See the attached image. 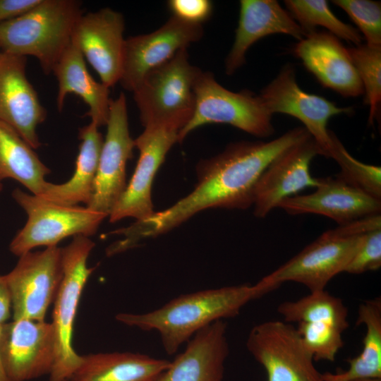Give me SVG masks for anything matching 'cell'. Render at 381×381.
<instances>
[{
    "label": "cell",
    "instance_id": "603a6c76",
    "mask_svg": "<svg viewBox=\"0 0 381 381\" xmlns=\"http://www.w3.org/2000/svg\"><path fill=\"white\" fill-rule=\"evenodd\" d=\"M52 73L58 83L59 111H62L67 95L74 94L88 107L85 116L90 117L91 121L99 128L107 125L111 100L109 87L93 78L78 44L73 39L54 66Z\"/></svg>",
    "mask_w": 381,
    "mask_h": 381
},
{
    "label": "cell",
    "instance_id": "e0dca14e",
    "mask_svg": "<svg viewBox=\"0 0 381 381\" xmlns=\"http://www.w3.org/2000/svg\"><path fill=\"white\" fill-rule=\"evenodd\" d=\"M122 13L110 8L83 13L72 39L108 87L119 82L126 39Z\"/></svg>",
    "mask_w": 381,
    "mask_h": 381
},
{
    "label": "cell",
    "instance_id": "4316f807",
    "mask_svg": "<svg viewBox=\"0 0 381 381\" xmlns=\"http://www.w3.org/2000/svg\"><path fill=\"white\" fill-rule=\"evenodd\" d=\"M358 325L365 333L361 353L347 361L349 368L337 373H322L324 381H350L361 378H381V298L367 300L359 305Z\"/></svg>",
    "mask_w": 381,
    "mask_h": 381
},
{
    "label": "cell",
    "instance_id": "5bb4252c",
    "mask_svg": "<svg viewBox=\"0 0 381 381\" xmlns=\"http://www.w3.org/2000/svg\"><path fill=\"white\" fill-rule=\"evenodd\" d=\"M202 35V25L187 23L171 16L150 33L126 39L119 83L125 90L133 92L148 73L199 41Z\"/></svg>",
    "mask_w": 381,
    "mask_h": 381
},
{
    "label": "cell",
    "instance_id": "44dd1931",
    "mask_svg": "<svg viewBox=\"0 0 381 381\" xmlns=\"http://www.w3.org/2000/svg\"><path fill=\"white\" fill-rule=\"evenodd\" d=\"M226 329L221 320L198 331L153 381H223L229 353Z\"/></svg>",
    "mask_w": 381,
    "mask_h": 381
},
{
    "label": "cell",
    "instance_id": "4fadbf2b",
    "mask_svg": "<svg viewBox=\"0 0 381 381\" xmlns=\"http://www.w3.org/2000/svg\"><path fill=\"white\" fill-rule=\"evenodd\" d=\"M54 356L51 322L20 318L0 325V357L9 381H28L49 375Z\"/></svg>",
    "mask_w": 381,
    "mask_h": 381
},
{
    "label": "cell",
    "instance_id": "d6986e66",
    "mask_svg": "<svg viewBox=\"0 0 381 381\" xmlns=\"http://www.w3.org/2000/svg\"><path fill=\"white\" fill-rule=\"evenodd\" d=\"M318 181L313 192L286 198L278 207L292 215H323L339 225L380 214L381 200L349 184L338 176L318 178Z\"/></svg>",
    "mask_w": 381,
    "mask_h": 381
},
{
    "label": "cell",
    "instance_id": "f35d334b",
    "mask_svg": "<svg viewBox=\"0 0 381 381\" xmlns=\"http://www.w3.org/2000/svg\"><path fill=\"white\" fill-rule=\"evenodd\" d=\"M350 381H381V378H361Z\"/></svg>",
    "mask_w": 381,
    "mask_h": 381
},
{
    "label": "cell",
    "instance_id": "83f0119b",
    "mask_svg": "<svg viewBox=\"0 0 381 381\" xmlns=\"http://www.w3.org/2000/svg\"><path fill=\"white\" fill-rule=\"evenodd\" d=\"M277 312L286 322H324L344 332L349 327L348 310L341 299L325 290L310 292L295 301L279 305Z\"/></svg>",
    "mask_w": 381,
    "mask_h": 381
},
{
    "label": "cell",
    "instance_id": "4dcf8cb0",
    "mask_svg": "<svg viewBox=\"0 0 381 381\" xmlns=\"http://www.w3.org/2000/svg\"><path fill=\"white\" fill-rule=\"evenodd\" d=\"M341 168L337 175L349 184L381 200V168L365 164L352 157L336 137L330 157Z\"/></svg>",
    "mask_w": 381,
    "mask_h": 381
},
{
    "label": "cell",
    "instance_id": "8d00e7d4",
    "mask_svg": "<svg viewBox=\"0 0 381 381\" xmlns=\"http://www.w3.org/2000/svg\"><path fill=\"white\" fill-rule=\"evenodd\" d=\"M11 301L5 275L0 276V325L9 318Z\"/></svg>",
    "mask_w": 381,
    "mask_h": 381
},
{
    "label": "cell",
    "instance_id": "3957f363",
    "mask_svg": "<svg viewBox=\"0 0 381 381\" xmlns=\"http://www.w3.org/2000/svg\"><path fill=\"white\" fill-rule=\"evenodd\" d=\"M380 228V214L329 229L255 285L262 296L287 282L301 284L310 292L325 290L344 272L363 236Z\"/></svg>",
    "mask_w": 381,
    "mask_h": 381
},
{
    "label": "cell",
    "instance_id": "d4e9b609",
    "mask_svg": "<svg viewBox=\"0 0 381 381\" xmlns=\"http://www.w3.org/2000/svg\"><path fill=\"white\" fill-rule=\"evenodd\" d=\"M171 361L132 352L82 356L71 381H153Z\"/></svg>",
    "mask_w": 381,
    "mask_h": 381
},
{
    "label": "cell",
    "instance_id": "30bf717a",
    "mask_svg": "<svg viewBox=\"0 0 381 381\" xmlns=\"http://www.w3.org/2000/svg\"><path fill=\"white\" fill-rule=\"evenodd\" d=\"M19 257L16 267L5 275L13 319L44 320L63 278L62 248L49 246Z\"/></svg>",
    "mask_w": 381,
    "mask_h": 381
},
{
    "label": "cell",
    "instance_id": "cb8c5ba5",
    "mask_svg": "<svg viewBox=\"0 0 381 381\" xmlns=\"http://www.w3.org/2000/svg\"><path fill=\"white\" fill-rule=\"evenodd\" d=\"M78 138L79 152L71 178L61 184L47 182L39 197L67 206L90 203L104 139L99 127L92 121L79 128Z\"/></svg>",
    "mask_w": 381,
    "mask_h": 381
},
{
    "label": "cell",
    "instance_id": "5b68a950",
    "mask_svg": "<svg viewBox=\"0 0 381 381\" xmlns=\"http://www.w3.org/2000/svg\"><path fill=\"white\" fill-rule=\"evenodd\" d=\"M201 71L190 63L186 48L148 73L132 92L142 125L166 126L179 132L194 112V87Z\"/></svg>",
    "mask_w": 381,
    "mask_h": 381
},
{
    "label": "cell",
    "instance_id": "7402d4cb",
    "mask_svg": "<svg viewBox=\"0 0 381 381\" xmlns=\"http://www.w3.org/2000/svg\"><path fill=\"white\" fill-rule=\"evenodd\" d=\"M286 34L298 41L306 34L288 11L275 0H241L238 27L231 49L225 60V72L234 74L246 62L248 49L272 34Z\"/></svg>",
    "mask_w": 381,
    "mask_h": 381
},
{
    "label": "cell",
    "instance_id": "836d02e7",
    "mask_svg": "<svg viewBox=\"0 0 381 381\" xmlns=\"http://www.w3.org/2000/svg\"><path fill=\"white\" fill-rule=\"evenodd\" d=\"M381 267V228L365 234L344 272L358 274Z\"/></svg>",
    "mask_w": 381,
    "mask_h": 381
},
{
    "label": "cell",
    "instance_id": "2e32d148",
    "mask_svg": "<svg viewBox=\"0 0 381 381\" xmlns=\"http://www.w3.org/2000/svg\"><path fill=\"white\" fill-rule=\"evenodd\" d=\"M26 66L27 57L0 52V121L36 150L42 145L37 128L47 111L28 79Z\"/></svg>",
    "mask_w": 381,
    "mask_h": 381
},
{
    "label": "cell",
    "instance_id": "1f68e13d",
    "mask_svg": "<svg viewBox=\"0 0 381 381\" xmlns=\"http://www.w3.org/2000/svg\"><path fill=\"white\" fill-rule=\"evenodd\" d=\"M296 329L314 361L333 362L344 346L342 331L324 322H298Z\"/></svg>",
    "mask_w": 381,
    "mask_h": 381
},
{
    "label": "cell",
    "instance_id": "484cf974",
    "mask_svg": "<svg viewBox=\"0 0 381 381\" xmlns=\"http://www.w3.org/2000/svg\"><path fill=\"white\" fill-rule=\"evenodd\" d=\"M49 173L35 150L13 128L0 121V183L6 179H15L40 196Z\"/></svg>",
    "mask_w": 381,
    "mask_h": 381
},
{
    "label": "cell",
    "instance_id": "ffe728a7",
    "mask_svg": "<svg viewBox=\"0 0 381 381\" xmlns=\"http://www.w3.org/2000/svg\"><path fill=\"white\" fill-rule=\"evenodd\" d=\"M293 52L324 87L346 97L364 94L347 48L332 34L312 32L294 46Z\"/></svg>",
    "mask_w": 381,
    "mask_h": 381
},
{
    "label": "cell",
    "instance_id": "d6a6232c",
    "mask_svg": "<svg viewBox=\"0 0 381 381\" xmlns=\"http://www.w3.org/2000/svg\"><path fill=\"white\" fill-rule=\"evenodd\" d=\"M363 33L367 45L381 47V4L370 0H334Z\"/></svg>",
    "mask_w": 381,
    "mask_h": 381
},
{
    "label": "cell",
    "instance_id": "9a60e30c",
    "mask_svg": "<svg viewBox=\"0 0 381 381\" xmlns=\"http://www.w3.org/2000/svg\"><path fill=\"white\" fill-rule=\"evenodd\" d=\"M179 131L162 126L144 127L135 139L139 157L134 173L126 188L109 215L113 223L126 217L136 221L154 212L152 185L155 176L171 147L178 143Z\"/></svg>",
    "mask_w": 381,
    "mask_h": 381
},
{
    "label": "cell",
    "instance_id": "b9f144b4",
    "mask_svg": "<svg viewBox=\"0 0 381 381\" xmlns=\"http://www.w3.org/2000/svg\"><path fill=\"white\" fill-rule=\"evenodd\" d=\"M66 381H71V380H66Z\"/></svg>",
    "mask_w": 381,
    "mask_h": 381
},
{
    "label": "cell",
    "instance_id": "f1b7e54d",
    "mask_svg": "<svg viewBox=\"0 0 381 381\" xmlns=\"http://www.w3.org/2000/svg\"><path fill=\"white\" fill-rule=\"evenodd\" d=\"M284 4L306 36L315 32L316 27L322 26L338 39L341 38L356 46L362 44L363 37L358 30L337 18L330 10L327 1L286 0Z\"/></svg>",
    "mask_w": 381,
    "mask_h": 381
},
{
    "label": "cell",
    "instance_id": "7c38bea8",
    "mask_svg": "<svg viewBox=\"0 0 381 381\" xmlns=\"http://www.w3.org/2000/svg\"><path fill=\"white\" fill-rule=\"evenodd\" d=\"M107 134L103 141L92 195L86 206L109 216L126 188V167L135 140L129 131L127 102L121 92L111 99Z\"/></svg>",
    "mask_w": 381,
    "mask_h": 381
},
{
    "label": "cell",
    "instance_id": "d590c367",
    "mask_svg": "<svg viewBox=\"0 0 381 381\" xmlns=\"http://www.w3.org/2000/svg\"><path fill=\"white\" fill-rule=\"evenodd\" d=\"M41 0H0V24L16 18L37 6Z\"/></svg>",
    "mask_w": 381,
    "mask_h": 381
},
{
    "label": "cell",
    "instance_id": "74e56055",
    "mask_svg": "<svg viewBox=\"0 0 381 381\" xmlns=\"http://www.w3.org/2000/svg\"><path fill=\"white\" fill-rule=\"evenodd\" d=\"M0 381H9L6 375L5 370L4 369L1 357H0Z\"/></svg>",
    "mask_w": 381,
    "mask_h": 381
},
{
    "label": "cell",
    "instance_id": "ba28073f",
    "mask_svg": "<svg viewBox=\"0 0 381 381\" xmlns=\"http://www.w3.org/2000/svg\"><path fill=\"white\" fill-rule=\"evenodd\" d=\"M12 196L28 214L26 224L9 246L10 251L18 256L35 247L57 246L71 236H92L108 217L86 206L56 204L18 188Z\"/></svg>",
    "mask_w": 381,
    "mask_h": 381
},
{
    "label": "cell",
    "instance_id": "9c48e42d",
    "mask_svg": "<svg viewBox=\"0 0 381 381\" xmlns=\"http://www.w3.org/2000/svg\"><path fill=\"white\" fill-rule=\"evenodd\" d=\"M246 345L267 381H324L296 327L289 322L268 320L255 325Z\"/></svg>",
    "mask_w": 381,
    "mask_h": 381
},
{
    "label": "cell",
    "instance_id": "f546056e",
    "mask_svg": "<svg viewBox=\"0 0 381 381\" xmlns=\"http://www.w3.org/2000/svg\"><path fill=\"white\" fill-rule=\"evenodd\" d=\"M347 51L362 83L365 103L370 107L368 123L373 125L381 102V47L361 44Z\"/></svg>",
    "mask_w": 381,
    "mask_h": 381
},
{
    "label": "cell",
    "instance_id": "60d3db41",
    "mask_svg": "<svg viewBox=\"0 0 381 381\" xmlns=\"http://www.w3.org/2000/svg\"><path fill=\"white\" fill-rule=\"evenodd\" d=\"M1 47H0V52H1Z\"/></svg>",
    "mask_w": 381,
    "mask_h": 381
},
{
    "label": "cell",
    "instance_id": "8fae6325",
    "mask_svg": "<svg viewBox=\"0 0 381 381\" xmlns=\"http://www.w3.org/2000/svg\"><path fill=\"white\" fill-rule=\"evenodd\" d=\"M259 96L272 115L285 114L301 121L319 147L321 155L328 158L335 136L327 128L329 119L353 111L351 107H338L322 97L302 90L291 64L285 65Z\"/></svg>",
    "mask_w": 381,
    "mask_h": 381
},
{
    "label": "cell",
    "instance_id": "ab89813d",
    "mask_svg": "<svg viewBox=\"0 0 381 381\" xmlns=\"http://www.w3.org/2000/svg\"><path fill=\"white\" fill-rule=\"evenodd\" d=\"M1 189H2V184L1 183H0V191L1 190Z\"/></svg>",
    "mask_w": 381,
    "mask_h": 381
},
{
    "label": "cell",
    "instance_id": "8992f818",
    "mask_svg": "<svg viewBox=\"0 0 381 381\" xmlns=\"http://www.w3.org/2000/svg\"><path fill=\"white\" fill-rule=\"evenodd\" d=\"M95 246L87 236L78 235L62 248L63 278L54 301L51 322L55 339L54 364L49 381L69 380L79 367L82 356L72 345L73 329L78 306L94 268L87 265L88 256Z\"/></svg>",
    "mask_w": 381,
    "mask_h": 381
},
{
    "label": "cell",
    "instance_id": "ac0fdd59",
    "mask_svg": "<svg viewBox=\"0 0 381 381\" xmlns=\"http://www.w3.org/2000/svg\"><path fill=\"white\" fill-rule=\"evenodd\" d=\"M321 155L311 136L282 152L267 167L254 191L253 206L258 218L266 217L285 198L308 187L315 188L318 178L311 176L313 158Z\"/></svg>",
    "mask_w": 381,
    "mask_h": 381
},
{
    "label": "cell",
    "instance_id": "e575fe53",
    "mask_svg": "<svg viewBox=\"0 0 381 381\" xmlns=\"http://www.w3.org/2000/svg\"><path fill=\"white\" fill-rule=\"evenodd\" d=\"M167 6L171 16L194 25H202L213 11L212 2L209 0H170Z\"/></svg>",
    "mask_w": 381,
    "mask_h": 381
},
{
    "label": "cell",
    "instance_id": "277c9868",
    "mask_svg": "<svg viewBox=\"0 0 381 381\" xmlns=\"http://www.w3.org/2000/svg\"><path fill=\"white\" fill-rule=\"evenodd\" d=\"M78 0H41L24 14L0 24L2 52L36 58L49 75L71 44L84 13Z\"/></svg>",
    "mask_w": 381,
    "mask_h": 381
},
{
    "label": "cell",
    "instance_id": "52a82bcc",
    "mask_svg": "<svg viewBox=\"0 0 381 381\" xmlns=\"http://www.w3.org/2000/svg\"><path fill=\"white\" fill-rule=\"evenodd\" d=\"M195 106L188 123L179 132L178 143L201 126L225 123L259 138L274 131L272 115L259 95L249 90L235 92L221 85L209 71H201L195 87Z\"/></svg>",
    "mask_w": 381,
    "mask_h": 381
},
{
    "label": "cell",
    "instance_id": "7a4b0ae2",
    "mask_svg": "<svg viewBox=\"0 0 381 381\" xmlns=\"http://www.w3.org/2000/svg\"><path fill=\"white\" fill-rule=\"evenodd\" d=\"M261 296L255 284L223 286L181 295L145 313H119L116 319L129 327L157 332L165 352L173 355L205 327L237 316L247 303Z\"/></svg>",
    "mask_w": 381,
    "mask_h": 381
},
{
    "label": "cell",
    "instance_id": "6da1fadb",
    "mask_svg": "<svg viewBox=\"0 0 381 381\" xmlns=\"http://www.w3.org/2000/svg\"><path fill=\"white\" fill-rule=\"evenodd\" d=\"M310 136L304 127H296L270 141L229 145L219 155L198 164V182L190 194L167 209L123 228L126 241L135 246L143 239L169 231L206 209L250 207L256 184L270 163Z\"/></svg>",
    "mask_w": 381,
    "mask_h": 381
}]
</instances>
